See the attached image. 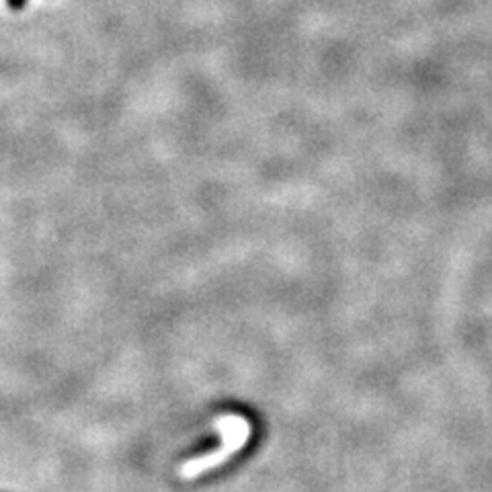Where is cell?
Here are the masks:
<instances>
[{
	"mask_svg": "<svg viewBox=\"0 0 492 492\" xmlns=\"http://www.w3.org/2000/svg\"><path fill=\"white\" fill-rule=\"evenodd\" d=\"M6 3H9V6L13 11H21V9H25L27 0H6Z\"/></svg>",
	"mask_w": 492,
	"mask_h": 492,
	"instance_id": "cell-1",
	"label": "cell"
}]
</instances>
